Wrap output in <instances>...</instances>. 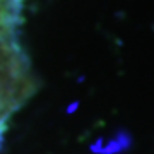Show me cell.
<instances>
[{
  "label": "cell",
  "instance_id": "6da1fadb",
  "mask_svg": "<svg viewBox=\"0 0 154 154\" xmlns=\"http://www.w3.org/2000/svg\"><path fill=\"white\" fill-rule=\"evenodd\" d=\"M33 89L31 72H16L0 75V140L7 130V125Z\"/></svg>",
  "mask_w": 154,
  "mask_h": 154
},
{
  "label": "cell",
  "instance_id": "7a4b0ae2",
  "mask_svg": "<svg viewBox=\"0 0 154 154\" xmlns=\"http://www.w3.org/2000/svg\"><path fill=\"white\" fill-rule=\"evenodd\" d=\"M24 0H0V38L17 39V24Z\"/></svg>",
  "mask_w": 154,
  "mask_h": 154
}]
</instances>
